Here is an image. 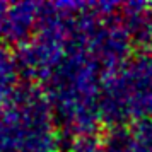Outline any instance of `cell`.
Segmentation results:
<instances>
[]
</instances>
